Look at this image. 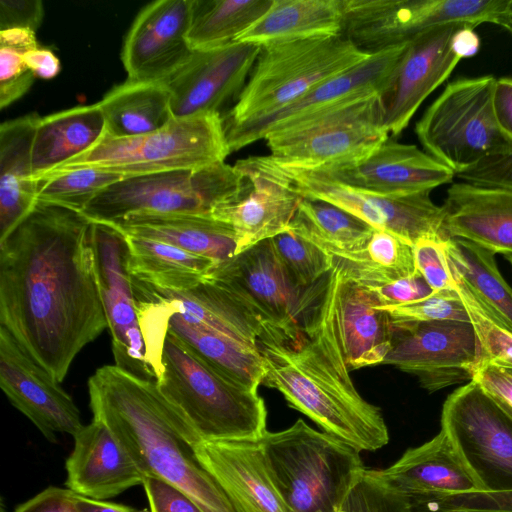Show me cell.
I'll return each mask as SVG.
<instances>
[{"instance_id":"cell-24","label":"cell","mask_w":512,"mask_h":512,"mask_svg":"<svg viewBox=\"0 0 512 512\" xmlns=\"http://www.w3.org/2000/svg\"><path fill=\"white\" fill-rule=\"evenodd\" d=\"M461 26L466 25L438 26L407 43L390 85L381 96L389 134L398 135L407 127L423 101L461 60L452 45L453 36Z\"/></svg>"},{"instance_id":"cell-57","label":"cell","mask_w":512,"mask_h":512,"mask_svg":"<svg viewBox=\"0 0 512 512\" xmlns=\"http://www.w3.org/2000/svg\"><path fill=\"white\" fill-rule=\"evenodd\" d=\"M452 45L460 59L474 56L480 47V39L474 28L461 26L454 34Z\"/></svg>"},{"instance_id":"cell-62","label":"cell","mask_w":512,"mask_h":512,"mask_svg":"<svg viewBox=\"0 0 512 512\" xmlns=\"http://www.w3.org/2000/svg\"><path fill=\"white\" fill-rule=\"evenodd\" d=\"M505 257H506V259L508 260V262L510 263V265L512 267V255H507Z\"/></svg>"},{"instance_id":"cell-12","label":"cell","mask_w":512,"mask_h":512,"mask_svg":"<svg viewBox=\"0 0 512 512\" xmlns=\"http://www.w3.org/2000/svg\"><path fill=\"white\" fill-rule=\"evenodd\" d=\"M441 429L482 491H512V419L477 383L470 381L447 397Z\"/></svg>"},{"instance_id":"cell-21","label":"cell","mask_w":512,"mask_h":512,"mask_svg":"<svg viewBox=\"0 0 512 512\" xmlns=\"http://www.w3.org/2000/svg\"><path fill=\"white\" fill-rule=\"evenodd\" d=\"M193 8L194 0H157L139 11L121 51L129 80L164 82L186 63Z\"/></svg>"},{"instance_id":"cell-55","label":"cell","mask_w":512,"mask_h":512,"mask_svg":"<svg viewBox=\"0 0 512 512\" xmlns=\"http://www.w3.org/2000/svg\"><path fill=\"white\" fill-rule=\"evenodd\" d=\"M23 60L29 70L41 79H52L60 71L58 57L47 48H36L23 55Z\"/></svg>"},{"instance_id":"cell-59","label":"cell","mask_w":512,"mask_h":512,"mask_svg":"<svg viewBox=\"0 0 512 512\" xmlns=\"http://www.w3.org/2000/svg\"><path fill=\"white\" fill-rule=\"evenodd\" d=\"M492 24L501 26L512 33V0H508L505 8L496 16Z\"/></svg>"},{"instance_id":"cell-27","label":"cell","mask_w":512,"mask_h":512,"mask_svg":"<svg viewBox=\"0 0 512 512\" xmlns=\"http://www.w3.org/2000/svg\"><path fill=\"white\" fill-rule=\"evenodd\" d=\"M375 472L387 487L408 498L482 491L462 454L443 429L429 441L405 451L388 468Z\"/></svg>"},{"instance_id":"cell-39","label":"cell","mask_w":512,"mask_h":512,"mask_svg":"<svg viewBox=\"0 0 512 512\" xmlns=\"http://www.w3.org/2000/svg\"><path fill=\"white\" fill-rule=\"evenodd\" d=\"M274 0H194L188 42L192 50L225 46L256 23Z\"/></svg>"},{"instance_id":"cell-54","label":"cell","mask_w":512,"mask_h":512,"mask_svg":"<svg viewBox=\"0 0 512 512\" xmlns=\"http://www.w3.org/2000/svg\"><path fill=\"white\" fill-rule=\"evenodd\" d=\"M493 107L497 121L512 140V78H498L493 90Z\"/></svg>"},{"instance_id":"cell-37","label":"cell","mask_w":512,"mask_h":512,"mask_svg":"<svg viewBox=\"0 0 512 512\" xmlns=\"http://www.w3.org/2000/svg\"><path fill=\"white\" fill-rule=\"evenodd\" d=\"M290 230L329 256L363 248L374 228L348 211L324 200L303 197Z\"/></svg>"},{"instance_id":"cell-17","label":"cell","mask_w":512,"mask_h":512,"mask_svg":"<svg viewBox=\"0 0 512 512\" xmlns=\"http://www.w3.org/2000/svg\"><path fill=\"white\" fill-rule=\"evenodd\" d=\"M96 273L115 365L139 377L156 380L146 360L126 235L110 223L91 221Z\"/></svg>"},{"instance_id":"cell-14","label":"cell","mask_w":512,"mask_h":512,"mask_svg":"<svg viewBox=\"0 0 512 512\" xmlns=\"http://www.w3.org/2000/svg\"><path fill=\"white\" fill-rule=\"evenodd\" d=\"M481 362L470 322L392 324L391 348L382 364L415 375L429 392L472 381Z\"/></svg>"},{"instance_id":"cell-51","label":"cell","mask_w":512,"mask_h":512,"mask_svg":"<svg viewBox=\"0 0 512 512\" xmlns=\"http://www.w3.org/2000/svg\"><path fill=\"white\" fill-rule=\"evenodd\" d=\"M370 288L378 296L381 306L412 303L435 292L419 272L411 277L399 279L380 287Z\"/></svg>"},{"instance_id":"cell-8","label":"cell","mask_w":512,"mask_h":512,"mask_svg":"<svg viewBox=\"0 0 512 512\" xmlns=\"http://www.w3.org/2000/svg\"><path fill=\"white\" fill-rule=\"evenodd\" d=\"M379 94L340 102L271 130L264 139L280 166L315 170L357 161L389 138Z\"/></svg>"},{"instance_id":"cell-53","label":"cell","mask_w":512,"mask_h":512,"mask_svg":"<svg viewBox=\"0 0 512 512\" xmlns=\"http://www.w3.org/2000/svg\"><path fill=\"white\" fill-rule=\"evenodd\" d=\"M75 496L68 488L50 486L21 503L15 512H78Z\"/></svg>"},{"instance_id":"cell-18","label":"cell","mask_w":512,"mask_h":512,"mask_svg":"<svg viewBox=\"0 0 512 512\" xmlns=\"http://www.w3.org/2000/svg\"><path fill=\"white\" fill-rule=\"evenodd\" d=\"M406 45L371 54L359 65L317 85L277 111L238 123L223 124L230 152L264 139L271 130L340 102L373 94L383 96Z\"/></svg>"},{"instance_id":"cell-25","label":"cell","mask_w":512,"mask_h":512,"mask_svg":"<svg viewBox=\"0 0 512 512\" xmlns=\"http://www.w3.org/2000/svg\"><path fill=\"white\" fill-rule=\"evenodd\" d=\"M261 438L199 441L193 448L238 512H286L269 474Z\"/></svg>"},{"instance_id":"cell-20","label":"cell","mask_w":512,"mask_h":512,"mask_svg":"<svg viewBox=\"0 0 512 512\" xmlns=\"http://www.w3.org/2000/svg\"><path fill=\"white\" fill-rule=\"evenodd\" d=\"M261 47L234 41L210 50H193L164 83L173 117L219 113L244 88Z\"/></svg>"},{"instance_id":"cell-36","label":"cell","mask_w":512,"mask_h":512,"mask_svg":"<svg viewBox=\"0 0 512 512\" xmlns=\"http://www.w3.org/2000/svg\"><path fill=\"white\" fill-rule=\"evenodd\" d=\"M330 257L344 278L369 287H380L418 272L413 245L384 230L374 229L363 248Z\"/></svg>"},{"instance_id":"cell-56","label":"cell","mask_w":512,"mask_h":512,"mask_svg":"<svg viewBox=\"0 0 512 512\" xmlns=\"http://www.w3.org/2000/svg\"><path fill=\"white\" fill-rule=\"evenodd\" d=\"M0 47H7L25 54L38 48L35 32L27 28L0 30Z\"/></svg>"},{"instance_id":"cell-26","label":"cell","mask_w":512,"mask_h":512,"mask_svg":"<svg viewBox=\"0 0 512 512\" xmlns=\"http://www.w3.org/2000/svg\"><path fill=\"white\" fill-rule=\"evenodd\" d=\"M73 438L74 448L65 465L68 489L105 500L143 484L136 462L101 420L93 418Z\"/></svg>"},{"instance_id":"cell-9","label":"cell","mask_w":512,"mask_h":512,"mask_svg":"<svg viewBox=\"0 0 512 512\" xmlns=\"http://www.w3.org/2000/svg\"><path fill=\"white\" fill-rule=\"evenodd\" d=\"M495 81L486 75L450 82L415 126L425 151L455 175L512 150L494 112Z\"/></svg>"},{"instance_id":"cell-16","label":"cell","mask_w":512,"mask_h":512,"mask_svg":"<svg viewBox=\"0 0 512 512\" xmlns=\"http://www.w3.org/2000/svg\"><path fill=\"white\" fill-rule=\"evenodd\" d=\"M234 166L242 175L241 187L211 215L233 228L239 254L288 231L303 197L270 155L240 159Z\"/></svg>"},{"instance_id":"cell-19","label":"cell","mask_w":512,"mask_h":512,"mask_svg":"<svg viewBox=\"0 0 512 512\" xmlns=\"http://www.w3.org/2000/svg\"><path fill=\"white\" fill-rule=\"evenodd\" d=\"M135 298L154 308L176 313L197 326L223 334L258 350L263 341L290 338L258 316L241 298L215 281L205 278L183 291L154 287L132 276Z\"/></svg>"},{"instance_id":"cell-46","label":"cell","mask_w":512,"mask_h":512,"mask_svg":"<svg viewBox=\"0 0 512 512\" xmlns=\"http://www.w3.org/2000/svg\"><path fill=\"white\" fill-rule=\"evenodd\" d=\"M413 248L417 271L433 291L456 288L448 261L447 240L422 239Z\"/></svg>"},{"instance_id":"cell-52","label":"cell","mask_w":512,"mask_h":512,"mask_svg":"<svg viewBox=\"0 0 512 512\" xmlns=\"http://www.w3.org/2000/svg\"><path fill=\"white\" fill-rule=\"evenodd\" d=\"M43 17L40 0H0V30L27 28L36 32Z\"/></svg>"},{"instance_id":"cell-4","label":"cell","mask_w":512,"mask_h":512,"mask_svg":"<svg viewBox=\"0 0 512 512\" xmlns=\"http://www.w3.org/2000/svg\"><path fill=\"white\" fill-rule=\"evenodd\" d=\"M261 440L286 512H341L366 469L358 450L302 419Z\"/></svg>"},{"instance_id":"cell-33","label":"cell","mask_w":512,"mask_h":512,"mask_svg":"<svg viewBox=\"0 0 512 512\" xmlns=\"http://www.w3.org/2000/svg\"><path fill=\"white\" fill-rule=\"evenodd\" d=\"M343 0H274L256 23L234 41L263 46L273 42L343 32Z\"/></svg>"},{"instance_id":"cell-42","label":"cell","mask_w":512,"mask_h":512,"mask_svg":"<svg viewBox=\"0 0 512 512\" xmlns=\"http://www.w3.org/2000/svg\"><path fill=\"white\" fill-rule=\"evenodd\" d=\"M271 241L286 274L300 288L315 285L332 269L327 253L290 229Z\"/></svg>"},{"instance_id":"cell-29","label":"cell","mask_w":512,"mask_h":512,"mask_svg":"<svg viewBox=\"0 0 512 512\" xmlns=\"http://www.w3.org/2000/svg\"><path fill=\"white\" fill-rule=\"evenodd\" d=\"M379 306L381 302L370 287L346 279L340 272L336 315L350 371L382 364L391 348L392 324Z\"/></svg>"},{"instance_id":"cell-31","label":"cell","mask_w":512,"mask_h":512,"mask_svg":"<svg viewBox=\"0 0 512 512\" xmlns=\"http://www.w3.org/2000/svg\"><path fill=\"white\" fill-rule=\"evenodd\" d=\"M39 119L29 113L0 126V241L37 203L31 153Z\"/></svg>"},{"instance_id":"cell-23","label":"cell","mask_w":512,"mask_h":512,"mask_svg":"<svg viewBox=\"0 0 512 512\" xmlns=\"http://www.w3.org/2000/svg\"><path fill=\"white\" fill-rule=\"evenodd\" d=\"M311 171L345 186L384 196L431 192L455 177L449 167L426 151L390 138L357 161Z\"/></svg>"},{"instance_id":"cell-28","label":"cell","mask_w":512,"mask_h":512,"mask_svg":"<svg viewBox=\"0 0 512 512\" xmlns=\"http://www.w3.org/2000/svg\"><path fill=\"white\" fill-rule=\"evenodd\" d=\"M442 207L450 238L512 255V190L459 182L448 188Z\"/></svg>"},{"instance_id":"cell-22","label":"cell","mask_w":512,"mask_h":512,"mask_svg":"<svg viewBox=\"0 0 512 512\" xmlns=\"http://www.w3.org/2000/svg\"><path fill=\"white\" fill-rule=\"evenodd\" d=\"M59 384L0 326V386L50 442H56L57 433L74 437L84 426L78 407Z\"/></svg>"},{"instance_id":"cell-15","label":"cell","mask_w":512,"mask_h":512,"mask_svg":"<svg viewBox=\"0 0 512 512\" xmlns=\"http://www.w3.org/2000/svg\"><path fill=\"white\" fill-rule=\"evenodd\" d=\"M283 168L302 197L332 203L374 229L390 232L411 245L422 239L450 238L444 226L443 207L432 201L429 191L384 196L345 186L315 171Z\"/></svg>"},{"instance_id":"cell-5","label":"cell","mask_w":512,"mask_h":512,"mask_svg":"<svg viewBox=\"0 0 512 512\" xmlns=\"http://www.w3.org/2000/svg\"><path fill=\"white\" fill-rule=\"evenodd\" d=\"M161 361L157 385L201 441L259 439L266 433L267 409L258 392L223 377L169 331L163 334Z\"/></svg>"},{"instance_id":"cell-1","label":"cell","mask_w":512,"mask_h":512,"mask_svg":"<svg viewBox=\"0 0 512 512\" xmlns=\"http://www.w3.org/2000/svg\"><path fill=\"white\" fill-rule=\"evenodd\" d=\"M91 224L37 202L0 241V326L58 383L107 328Z\"/></svg>"},{"instance_id":"cell-48","label":"cell","mask_w":512,"mask_h":512,"mask_svg":"<svg viewBox=\"0 0 512 512\" xmlns=\"http://www.w3.org/2000/svg\"><path fill=\"white\" fill-rule=\"evenodd\" d=\"M150 512H203L184 492L155 476H144Z\"/></svg>"},{"instance_id":"cell-49","label":"cell","mask_w":512,"mask_h":512,"mask_svg":"<svg viewBox=\"0 0 512 512\" xmlns=\"http://www.w3.org/2000/svg\"><path fill=\"white\" fill-rule=\"evenodd\" d=\"M456 177L474 185L512 190V150L489 157Z\"/></svg>"},{"instance_id":"cell-47","label":"cell","mask_w":512,"mask_h":512,"mask_svg":"<svg viewBox=\"0 0 512 512\" xmlns=\"http://www.w3.org/2000/svg\"><path fill=\"white\" fill-rule=\"evenodd\" d=\"M22 53L0 47V108L21 98L32 86L35 75L23 60Z\"/></svg>"},{"instance_id":"cell-11","label":"cell","mask_w":512,"mask_h":512,"mask_svg":"<svg viewBox=\"0 0 512 512\" xmlns=\"http://www.w3.org/2000/svg\"><path fill=\"white\" fill-rule=\"evenodd\" d=\"M508 0H343V32L368 54L407 44L443 25L493 23Z\"/></svg>"},{"instance_id":"cell-38","label":"cell","mask_w":512,"mask_h":512,"mask_svg":"<svg viewBox=\"0 0 512 512\" xmlns=\"http://www.w3.org/2000/svg\"><path fill=\"white\" fill-rule=\"evenodd\" d=\"M447 255L451 271L512 331V288L500 274L495 254L466 240L449 238Z\"/></svg>"},{"instance_id":"cell-50","label":"cell","mask_w":512,"mask_h":512,"mask_svg":"<svg viewBox=\"0 0 512 512\" xmlns=\"http://www.w3.org/2000/svg\"><path fill=\"white\" fill-rule=\"evenodd\" d=\"M472 381L500 406L512 410V368L482 363L475 369Z\"/></svg>"},{"instance_id":"cell-32","label":"cell","mask_w":512,"mask_h":512,"mask_svg":"<svg viewBox=\"0 0 512 512\" xmlns=\"http://www.w3.org/2000/svg\"><path fill=\"white\" fill-rule=\"evenodd\" d=\"M104 132L105 120L97 103L40 117L32 144L33 180L90 149Z\"/></svg>"},{"instance_id":"cell-10","label":"cell","mask_w":512,"mask_h":512,"mask_svg":"<svg viewBox=\"0 0 512 512\" xmlns=\"http://www.w3.org/2000/svg\"><path fill=\"white\" fill-rule=\"evenodd\" d=\"M241 184V173L225 161L195 170L131 176L105 188L82 214L105 223L149 212L211 215L237 194Z\"/></svg>"},{"instance_id":"cell-7","label":"cell","mask_w":512,"mask_h":512,"mask_svg":"<svg viewBox=\"0 0 512 512\" xmlns=\"http://www.w3.org/2000/svg\"><path fill=\"white\" fill-rule=\"evenodd\" d=\"M230 153L222 115L206 113L173 117L161 128L137 136L114 137L104 132L90 149L51 172L94 167L126 178L195 170L224 162Z\"/></svg>"},{"instance_id":"cell-61","label":"cell","mask_w":512,"mask_h":512,"mask_svg":"<svg viewBox=\"0 0 512 512\" xmlns=\"http://www.w3.org/2000/svg\"><path fill=\"white\" fill-rule=\"evenodd\" d=\"M498 404V403H497ZM499 405V404H498ZM500 406V405H499ZM509 416L510 418L512 419V410L511 409H508L506 407H503V406H500Z\"/></svg>"},{"instance_id":"cell-3","label":"cell","mask_w":512,"mask_h":512,"mask_svg":"<svg viewBox=\"0 0 512 512\" xmlns=\"http://www.w3.org/2000/svg\"><path fill=\"white\" fill-rule=\"evenodd\" d=\"M88 390L93 418L110 428L144 476L180 489L203 512H238L198 460L193 444L199 435L156 380L105 365L89 378Z\"/></svg>"},{"instance_id":"cell-58","label":"cell","mask_w":512,"mask_h":512,"mask_svg":"<svg viewBox=\"0 0 512 512\" xmlns=\"http://www.w3.org/2000/svg\"><path fill=\"white\" fill-rule=\"evenodd\" d=\"M75 504L78 512H147L132 507L85 497L76 493Z\"/></svg>"},{"instance_id":"cell-40","label":"cell","mask_w":512,"mask_h":512,"mask_svg":"<svg viewBox=\"0 0 512 512\" xmlns=\"http://www.w3.org/2000/svg\"><path fill=\"white\" fill-rule=\"evenodd\" d=\"M123 178L94 167L57 170L36 181V199L82 213L100 192Z\"/></svg>"},{"instance_id":"cell-2","label":"cell","mask_w":512,"mask_h":512,"mask_svg":"<svg viewBox=\"0 0 512 512\" xmlns=\"http://www.w3.org/2000/svg\"><path fill=\"white\" fill-rule=\"evenodd\" d=\"M339 279L332 263L296 339L258 344L262 385L278 390L323 432L359 452L376 451L388 444L389 432L381 409L360 395L350 376L336 315Z\"/></svg>"},{"instance_id":"cell-13","label":"cell","mask_w":512,"mask_h":512,"mask_svg":"<svg viewBox=\"0 0 512 512\" xmlns=\"http://www.w3.org/2000/svg\"><path fill=\"white\" fill-rule=\"evenodd\" d=\"M206 278L234 293L265 322L294 340L325 276L308 288L296 286L282 267L271 239H267L216 263Z\"/></svg>"},{"instance_id":"cell-60","label":"cell","mask_w":512,"mask_h":512,"mask_svg":"<svg viewBox=\"0 0 512 512\" xmlns=\"http://www.w3.org/2000/svg\"><path fill=\"white\" fill-rule=\"evenodd\" d=\"M412 512H489V511H472V510L424 511V510H417V509L412 508Z\"/></svg>"},{"instance_id":"cell-45","label":"cell","mask_w":512,"mask_h":512,"mask_svg":"<svg viewBox=\"0 0 512 512\" xmlns=\"http://www.w3.org/2000/svg\"><path fill=\"white\" fill-rule=\"evenodd\" d=\"M413 509L424 511L472 510L512 512V491L447 494L434 493L409 498Z\"/></svg>"},{"instance_id":"cell-43","label":"cell","mask_w":512,"mask_h":512,"mask_svg":"<svg viewBox=\"0 0 512 512\" xmlns=\"http://www.w3.org/2000/svg\"><path fill=\"white\" fill-rule=\"evenodd\" d=\"M379 308L388 314L391 324L445 320L470 322L456 288L435 291L430 296L412 303Z\"/></svg>"},{"instance_id":"cell-41","label":"cell","mask_w":512,"mask_h":512,"mask_svg":"<svg viewBox=\"0 0 512 512\" xmlns=\"http://www.w3.org/2000/svg\"><path fill=\"white\" fill-rule=\"evenodd\" d=\"M452 274L480 347V364L512 368V331L477 299L455 273Z\"/></svg>"},{"instance_id":"cell-6","label":"cell","mask_w":512,"mask_h":512,"mask_svg":"<svg viewBox=\"0 0 512 512\" xmlns=\"http://www.w3.org/2000/svg\"><path fill=\"white\" fill-rule=\"evenodd\" d=\"M260 47L235 104L222 114L223 124L277 111L371 55L344 34L273 42Z\"/></svg>"},{"instance_id":"cell-35","label":"cell","mask_w":512,"mask_h":512,"mask_svg":"<svg viewBox=\"0 0 512 512\" xmlns=\"http://www.w3.org/2000/svg\"><path fill=\"white\" fill-rule=\"evenodd\" d=\"M125 235L130 274L160 289L183 291L193 288L206 278L216 264L163 241Z\"/></svg>"},{"instance_id":"cell-34","label":"cell","mask_w":512,"mask_h":512,"mask_svg":"<svg viewBox=\"0 0 512 512\" xmlns=\"http://www.w3.org/2000/svg\"><path fill=\"white\" fill-rule=\"evenodd\" d=\"M105 132L131 137L155 131L172 118L171 95L164 82L127 79L110 89L100 101Z\"/></svg>"},{"instance_id":"cell-30","label":"cell","mask_w":512,"mask_h":512,"mask_svg":"<svg viewBox=\"0 0 512 512\" xmlns=\"http://www.w3.org/2000/svg\"><path fill=\"white\" fill-rule=\"evenodd\" d=\"M110 224L125 234L163 241L215 263L237 251L233 228L208 214L136 213Z\"/></svg>"},{"instance_id":"cell-44","label":"cell","mask_w":512,"mask_h":512,"mask_svg":"<svg viewBox=\"0 0 512 512\" xmlns=\"http://www.w3.org/2000/svg\"><path fill=\"white\" fill-rule=\"evenodd\" d=\"M341 512H412V507L408 497L387 487L374 469L366 468Z\"/></svg>"}]
</instances>
